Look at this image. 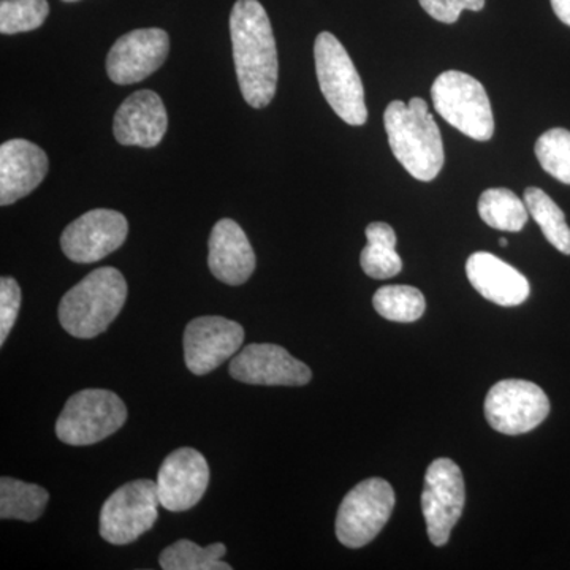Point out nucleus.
<instances>
[{"mask_svg": "<svg viewBox=\"0 0 570 570\" xmlns=\"http://www.w3.org/2000/svg\"><path fill=\"white\" fill-rule=\"evenodd\" d=\"M230 36L243 97L250 107L265 108L275 99L279 62L272 22L258 0L235 3Z\"/></svg>", "mask_w": 570, "mask_h": 570, "instance_id": "obj_1", "label": "nucleus"}, {"mask_svg": "<svg viewBox=\"0 0 570 570\" xmlns=\"http://www.w3.org/2000/svg\"><path fill=\"white\" fill-rule=\"evenodd\" d=\"M384 124L397 163L419 181H433L444 167L445 156L441 130L425 100H393L384 112Z\"/></svg>", "mask_w": 570, "mask_h": 570, "instance_id": "obj_2", "label": "nucleus"}, {"mask_svg": "<svg viewBox=\"0 0 570 570\" xmlns=\"http://www.w3.org/2000/svg\"><path fill=\"white\" fill-rule=\"evenodd\" d=\"M126 298V277L119 269L105 266L89 273L63 295L59 322L70 336L91 340L102 335L119 316Z\"/></svg>", "mask_w": 570, "mask_h": 570, "instance_id": "obj_3", "label": "nucleus"}, {"mask_svg": "<svg viewBox=\"0 0 570 570\" xmlns=\"http://www.w3.org/2000/svg\"><path fill=\"white\" fill-rule=\"evenodd\" d=\"M314 59L318 86L333 111L348 126L366 124L365 89L343 43L333 33H318Z\"/></svg>", "mask_w": 570, "mask_h": 570, "instance_id": "obj_4", "label": "nucleus"}, {"mask_svg": "<svg viewBox=\"0 0 570 570\" xmlns=\"http://www.w3.org/2000/svg\"><path fill=\"white\" fill-rule=\"evenodd\" d=\"M431 99L441 118L461 134L478 141L493 138L494 118L489 94L471 75L459 70L439 75L431 86Z\"/></svg>", "mask_w": 570, "mask_h": 570, "instance_id": "obj_5", "label": "nucleus"}, {"mask_svg": "<svg viewBox=\"0 0 570 570\" xmlns=\"http://www.w3.org/2000/svg\"><path fill=\"white\" fill-rule=\"evenodd\" d=\"M127 409L110 390L88 389L70 396L63 406L56 434L69 445H91L115 434L126 423Z\"/></svg>", "mask_w": 570, "mask_h": 570, "instance_id": "obj_6", "label": "nucleus"}, {"mask_svg": "<svg viewBox=\"0 0 570 570\" xmlns=\"http://www.w3.org/2000/svg\"><path fill=\"white\" fill-rule=\"evenodd\" d=\"M395 508V491L387 480H363L346 494L336 517V538L348 549H362L376 539Z\"/></svg>", "mask_w": 570, "mask_h": 570, "instance_id": "obj_7", "label": "nucleus"}, {"mask_svg": "<svg viewBox=\"0 0 570 570\" xmlns=\"http://www.w3.org/2000/svg\"><path fill=\"white\" fill-rule=\"evenodd\" d=\"M159 494L153 480H135L115 491L100 510L99 532L112 546L140 539L159 519Z\"/></svg>", "mask_w": 570, "mask_h": 570, "instance_id": "obj_8", "label": "nucleus"}, {"mask_svg": "<svg viewBox=\"0 0 570 570\" xmlns=\"http://www.w3.org/2000/svg\"><path fill=\"white\" fill-rule=\"evenodd\" d=\"M550 414V401L539 385L520 379L498 382L485 400L487 422L508 436L534 430Z\"/></svg>", "mask_w": 570, "mask_h": 570, "instance_id": "obj_9", "label": "nucleus"}, {"mask_svg": "<svg viewBox=\"0 0 570 570\" xmlns=\"http://www.w3.org/2000/svg\"><path fill=\"white\" fill-rule=\"evenodd\" d=\"M466 502L463 472L449 459L433 461L425 475L422 510L428 535L436 547L449 542Z\"/></svg>", "mask_w": 570, "mask_h": 570, "instance_id": "obj_10", "label": "nucleus"}, {"mask_svg": "<svg viewBox=\"0 0 570 570\" xmlns=\"http://www.w3.org/2000/svg\"><path fill=\"white\" fill-rule=\"evenodd\" d=\"M127 234L129 223L124 214L112 209H92L67 225L61 247L71 262L94 264L119 249Z\"/></svg>", "mask_w": 570, "mask_h": 570, "instance_id": "obj_11", "label": "nucleus"}, {"mask_svg": "<svg viewBox=\"0 0 570 570\" xmlns=\"http://www.w3.org/2000/svg\"><path fill=\"white\" fill-rule=\"evenodd\" d=\"M245 328L238 322L219 316L197 317L184 332V360L197 376L212 373L243 346Z\"/></svg>", "mask_w": 570, "mask_h": 570, "instance_id": "obj_12", "label": "nucleus"}, {"mask_svg": "<svg viewBox=\"0 0 570 570\" xmlns=\"http://www.w3.org/2000/svg\"><path fill=\"white\" fill-rule=\"evenodd\" d=\"M170 37L163 29H137L115 41L107 58V73L116 85H134L163 67Z\"/></svg>", "mask_w": 570, "mask_h": 570, "instance_id": "obj_13", "label": "nucleus"}, {"mask_svg": "<svg viewBox=\"0 0 570 570\" xmlns=\"http://www.w3.org/2000/svg\"><path fill=\"white\" fill-rule=\"evenodd\" d=\"M156 483L164 509L176 513L186 512L202 501L208 489V461L197 450H175L164 460Z\"/></svg>", "mask_w": 570, "mask_h": 570, "instance_id": "obj_14", "label": "nucleus"}, {"mask_svg": "<svg viewBox=\"0 0 570 570\" xmlns=\"http://www.w3.org/2000/svg\"><path fill=\"white\" fill-rule=\"evenodd\" d=\"M230 376L249 385L299 387L313 379V373L284 347L250 344L232 360Z\"/></svg>", "mask_w": 570, "mask_h": 570, "instance_id": "obj_15", "label": "nucleus"}, {"mask_svg": "<svg viewBox=\"0 0 570 570\" xmlns=\"http://www.w3.org/2000/svg\"><path fill=\"white\" fill-rule=\"evenodd\" d=\"M167 127L163 99L153 91H138L127 97L116 111L112 132L124 146L154 148L163 141Z\"/></svg>", "mask_w": 570, "mask_h": 570, "instance_id": "obj_16", "label": "nucleus"}, {"mask_svg": "<svg viewBox=\"0 0 570 570\" xmlns=\"http://www.w3.org/2000/svg\"><path fill=\"white\" fill-rule=\"evenodd\" d=\"M48 174V156L36 142L10 140L0 146V205L9 206L32 193Z\"/></svg>", "mask_w": 570, "mask_h": 570, "instance_id": "obj_17", "label": "nucleus"}, {"mask_svg": "<svg viewBox=\"0 0 570 570\" xmlns=\"http://www.w3.org/2000/svg\"><path fill=\"white\" fill-rule=\"evenodd\" d=\"M466 275L483 298L499 306H519L531 294L527 277L490 253L472 254L466 262Z\"/></svg>", "mask_w": 570, "mask_h": 570, "instance_id": "obj_18", "label": "nucleus"}, {"mask_svg": "<svg viewBox=\"0 0 570 570\" xmlns=\"http://www.w3.org/2000/svg\"><path fill=\"white\" fill-rule=\"evenodd\" d=\"M208 246V266L220 283L242 285L253 276L255 253L235 220L220 219L214 225Z\"/></svg>", "mask_w": 570, "mask_h": 570, "instance_id": "obj_19", "label": "nucleus"}, {"mask_svg": "<svg viewBox=\"0 0 570 570\" xmlns=\"http://www.w3.org/2000/svg\"><path fill=\"white\" fill-rule=\"evenodd\" d=\"M367 245L360 255V265L374 279H389L403 269V261L396 253V234L392 225L373 223L366 227Z\"/></svg>", "mask_w": 570, "mask_h": 570, "instance_id": "obj_20", "label": "nucleus"}, {"mask_svg": "<svg viewBox=\"0 0 570 570\" xmlns=\"http://www.w3.org/2000/svg\"><path fill=\"white\" fill-rule=\"evenodd\" d=\"M50 494L39 485L22 480L0 479V517L3 520L36 521L47 508Z\"/></svg>", "mask_w": 570, "mask_h": 570, "instance_id": "obj_21", "label": "nucleus"}, {"mask_svg": "<svg viewBox=\"0 0 570 570\" xmlns=\"http://www.w3.org/2000/svg\"><path fill=\"white\" fill-rule=\"evenodd\" d=\"M478 208L483 223L502 232L523 230L530 214L524 200L504 187L487 189L480 195Z\"/></svg>", "mask_w": 570, "mask_h": 570, "instance_id": "obj_22", "label": "nucleus"}, {"mask_svg": "<svg viewBox=\"0 0 570 570\" xmlns=\"http://www.w3.org/2000/svg\"><path fill=\"white\" fill-rule=\"evenodd\" d=\"M523 200L528 213L538 223L550 245L560 253L570 255V227L560 206L539 187H528Z\"/></svg>", "mask_w": 570, "mask_h": 570, "instance_id": "obj_23", "label": "nucleus"}, {"mask_svg": "<svg viewBox=\"0 0 570 570\" xmlns=\"http://www.w3.org/2000/svg\"><path fill=\"white\" fill-rule=\"evenodd\" d=\"M227 553L224 543L200 547L193 540H178L167 547L160 554V566L165 570H232V566L223 561Z\"/></svg>", "mask_w": 570, "mask_h": 570, "instance_id": "obj_24", "label": "nucleus"}, {"mask_svg": "<svg viewBox=\"0 0 570 570\" xmlns=\"http://www.w3.org/2000/svg\"><path fill=\"white\" fill-rule=\"evenodd\" d=\"M373 305L382 317L401 324L419 321L426 309L425 296L411 285H385L379 288Z\"/></svg>", "mask_w": 570, "mask_h": 570, "instance_id": "obj_25", "label": "nucleus"}, {"mask_svg": "<svg viewBox=\"0 0 570 570\" xmlns=\"http://www.w3.org/2000/svg\"><path fill=\"white\" fill-rule=\"evenodd\" d=\"M50 13L47 0H2L0 32L7 36L39 29Z\"/></svg>", "mask_w": 570, "mask_h": 570, "instance_id": "obj_26", "label": "nucleus"}, {"mask_svg": "<svg viewBox=\"0 0 570 570\" xmlns=\"http://www.w3.org/2000/svg\"><path fill=\"white\" fill-rule=\"evenodd\" d=\"M540 167L558 181L570 184V132L550 129L535 142Z\"/></svg>", "mask_w": 570, "mask_h": 570, "instance_id": "obj_27", "label": "nucleus"}, {"mask_svg": "<svg viewBox=\"0 0 570 570\" xmlns=\"http://www.w3.org/2000/svg\"><path fill=\"white\" fill-rule=\"evenodd\" d=\"M21 306L20 284L10 276L0 279V346L6 344L11 328L17 324Z\"/></svg>", "mask_w": 570, "mask_h": 570, "instance_id": "obj_28", "label": "nucleus"}, {"mask_svg": "<svg viewBox=\"0 0 570 570\" xmlns=\"http://www.w3.org/2000/svg\"><path fill=\"white\" fill-rule=\"evenodd\" d=\"M422 9L431 18L444 24L459 21L461 11H480L485 7V0H419Z\"/></svg>", "mask_w": 570, "mask_h": 570, "instance_id": "obj_29", "label": "nucleus"}, {"mask_svg": "<svg viewBox=\"0 0 570 570\" xmlns=\"http://www.w3.org/2000/svg\"><path fill=\"white\" fill-rule=\"evenodd\" d=\"M554 13L564 24L570 26V0H551Z\"/></svg>", "mask_w": 570, "mask_h": 570, "instance_id": "obj_30", "label": "nucleus"}, {"mask_svg": "<svg viewBox=\"0 0 570 570\" xmlns=\"http://www.w3.org/2000/svg\"><path fill=\"white\" fill-rule=\"evenodd\" d=\"M509 242L505 238H499V246L501 247H508Z\"/></svg>", "mask_w": 570, "mask_h": 570, "instance_id": "obj_31", "label": "nucleus"}, {"mask_svg": "<svg viewBox=\"0 0 570 570\" xmlns=\"http://www.w3.org/2000/svg\"><path fill=\"white\" fill-rule=\"evenodd\" d=\"M62 2H78V0H62Z\"/></svg>", "mask_w": 570, "mask_h": 570, "instance_id": "obj_32", "label": "nucleus"}]
</instances>
